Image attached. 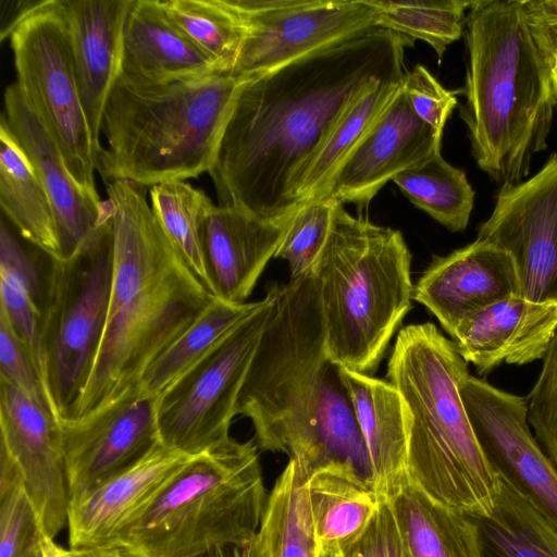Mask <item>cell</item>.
Returning <instances> with one entry per match:
<instances>
[{"label":"cell","mask_w":557,"mask_h":557,"mask_svg":"<svg viewBox=\"0 0 557 557\" xmlns=\"http://www.w3.org/2000/svg\"><path fill=\"white\" fill-rule=\"evenodd\" d=\"M32 557H40V553H38V554H36V555L32 556Z\"/></svg>","instance_id":"cell-50"},{"label":"cell","mask_w":557,"mask_h":557,"mask_svg":"<svg viewBox=\"0 0 557 557\" xmlns=\"http://www.w3.org/2000/svg\"><path fill=\"white\" fill-rule=\"evenodd\" d=\"M556 330V301L512 296L461 321L451 337L461 357L486 374L502 363L543 359Z\"/></svg>","instance_id":"cell-22"},{"label":"cell","mask_w":557,"mask_h":557,"mask_svg":"<svg viewBox=\"0 0 557 557\" xmlns=\"http://www.w3.org/2000/svg\"><path fill=\"white\" fill-rule=\"evenodd\" d=\"M267 498L257 445L228 436L193 456L111 544L138 557H196L246 544L258 535Z\"/></svg>","instance_id":"cell-8"},{"label":"cell","mask_w":557,"mask_h":557,"mask_svg":"<svg viewBox=\"0 0 557 557\" xmlns=\"http://www.w3.org/2000/svg\"><path fill=\"white\" fill-rule=\"evenodd\" d=\"M114 258L111 214L70 259L47 256L41 348L47 391L59 420H73L102 339Z\"/></svg>","instance_id":"cell-9"},{"label":"cell","mask_w":557,"mask_h":557,"mask_svg":"<svg viewBox=\"0 0 557 557\" xmlns=\"http://www.w3.org/2000/svg\"><path fill=\"white\" fill-rule=\"evenodd\" d=\"M259 535L267 557H319L306 479L289 460L268 495Z\"/></svg>","instance_id":"cell-32"},{"label":"cell","mask_w":557,"mask_h":557,"mask_svg":"<svg viewBox=\"0 0 557 557\" xmlns=\"http://www.w3.org/2000/svg\"><path fill=\"white\" fill-rule=\"evenodd\" d=\"M319 557H342V552L337 549H322Z\"/></svg>","instance_id":"cell-48"},{"label":"cell","mask_w":557,"mask_h":557,"mask_svg":"<svg viewBox=\"0 0 557 557\" xmlns=\"http://www.w3.org/2000/svg\"><path fill=\"white\" fill-rule=\"evenodd\" d=\"M71 557H138L127 548L109 544L98 547L71 549Z\"/></svg>","instance_id":"cell-46"},{"label":"cell","mask_w":557,"mask_h":557,"mask_svg":"<svg viewBox=\"0 0 557 557\" xmlns=\"http://www.w3.org/2000/svg\"><path fill=\"white\" fill-rule=\"evenodd\" d=\"M261 302L262 299L231 304L214 298L205 312L148 368L140 380V391L158 397L256 311Z\"/></svg>","instance_id":"cell-33"},{"label":"cell","mask_w":557,"mask_h":557,"mask_svg":"<svg viewBox=\"0 0 557 557\" xmlns=\"http://www.w3.org/2000/svg\"><path fill=\"white\" fill-rule=\"evenodd\" d=\"M2 214L0 223V310L30 352L45 382L41 348L44 269ZM46 384V382H45Z\"/></svg>","instance_id":"cell-29"},{"label":"cell","mask_w":557,"mask_h":557,"mask_svg":"<svg viewBox=\"0 0 557 557\" xmlns=\"http://www.w3.org/2000/svg\"><path fill=\"white\" fill-rule=\"evenodd\" d=\"M0 445L16 463L41 531L54 539L67 524L70 490L60 420L0 380Z\"/></svg>","instance_id":"cell-16"},{"label":"cell","mask_w":557,"mask_h":557,"mask_svg":"<svg viewBox=\"0 0 557 557\" xmlns=\"http://www.w3.org/2000/svg\"><path fill=\"white\" fill-rule=\"evenodd\" d=\"M213 205L203 190L184 181L163 182L150 189V206L161 228L206 286L200 230Z\"/></svg>","instance_id":"cell-37"},{"label":"cell","mask_w":557,"mask_h":557,"mask_svg":"<svg viewBox=\"0 0 557 557\" xmlns=\"http://www.w3.org/2000/svg\"><path fill=\"white\" fill-rule=\"evenodd\" d=\"M292 219L268 220L239 208L213 205L200 230L211 294L226 302L245 304L268 262L275 258Z\"/></svg>","instance_id":"cell-20"},{"label":"cell","mask_w":557,"mask_h":557,"mask_svg":"<svg viewBox=\"0 0 557 557\" xmlns=\"http://www.w3.org/2000/svg\"><path fill=\"white\" fill-rule=\"evenodd\" d=\"M403 91L413 113L443 136L445 124L458 103L457 92L446 89L422 64L407 71Z\"/></svg>","instance_id":"cell-42"},{"label":"cell","mask_w":557,"mask_h":557,"mask_svg":"<svg viewBox=\"0 0 557 557\" xmlns=\"http://www.w3.org/2000/svg\"><path fill=\"white\" fill-rule=\"evenodd\" d=\"M467 70L460 116L478 166L500 188L528 177L547 148L557 92L523 0L472 1L465 21Z\"/></svg>","instance_id":"cell-4"},{"label":"cell","mask_w":557,"mask_h":557,"mask_svg":"<svg viewBox=\"0 0 557 557\" xmlns=\"http://www.w3.org/2000/svg\"><path fill=\"white\" fill-rule=\"evenodd\" d=\"M277 286L271 284L256 311L158 396L161 444L195 456L230 436L238 396L273 312Z\"/></svg>","instance_id":"cell-11"},{"label":"cell","mask_w":557,"mask_h":557,"mask_svg":"<svg viewBox=\"0 0 557 557\" xmlns=\"http://www.w3.org/2000/svg\"><path fill=\"white\" fill-rule=\"evenodd\" d=\"M258 447L284 453L307 480L332 462L369 479V460L341 366L330 356L313 274L277 286L236 405Z\"/></svg>","instance_id":"cell-2"},{"label":"cell","mask_w":557,"mask_h":557,"mask_svg":"<svg viewBox=\"0 0 557 557\" xmlns=\"http://www.w3.org/2000/svg\"><path fill=\"white\" fill-rule=\"evenodd\" d=\"M404 77L377 83L344 114L297 186L299 205L325 197L337 169L397 97Z\"/></svg>","instance_id":"cell-30"},{"label":"cell","mask_w":557,"mask_h":557,"mask_svg":"<svg viewBox=\"0 0 557 557\" xmlns=\"http://www.w3.org/2000/svg\"><path fill=\"white\" fill-rule=\"evenodd\" d=\"M337 201L323 197L301 205L293 215L275 258L287 261L292 281L313 274L330 235Z\"/></svg>","instance_id":"cell-39"},{"label":"cell","mask_w":557,"mask_h":557,"mask_svg":"<svg viewBox=\"0 0 557 557\" xmlns=\"http://www.w3.org/2000/svg\"><path fill=\"white\" fill-rule=\"evenodd\" d=\"M527 21L543 53L557 61V0H523Z\"/></svg>","instance_id":"cell-44"},{"label":"cell","mask_w":557,"mask_h":557,"mask_svg":"<svg viewBox=\"0 0 557 557\" xmlns=\"http://www.w3.org/2000/svg\"><path fill=\"white\" fill-rule=\"evenodd\" d=\"M475 520L488 555L557 557V530L530 502L500 478L493 512Z\"/></svg>","instance_id":"cell-31"},{"label":"cell","mask_w":557,"mask_h":557,"mask_svg":"<svg viewBox=\"0 0 557 557\" xmlns=\"http://www.w3.org/2000/svg\"><path fill=\"white\" fill-rule=\"evenodd\" d=\"M420 210L451 232L463 231L474 205L466 173L448 163L441 151L400 172L392 180Z\"/></svg>","instance_id":"cell-34"},{"label":"cell","mask_w":557,"mask_h":557,"mask_svg":"<svg viewBox=\"0 0 557 557\" xmlns=\"http://www.w3.org/2000/svg\"><path fill=\"white\" fill-rule=\"evenodd\" d=\"M412 45L372 27L246 81L208 171L219 205L290 219L297 186L336 124L374 85L406 75Z\"/></svg>","instance_id":"cell-1"},{"label":"cell","mask_w":557,"mask_h":557,"mask_svg":"<svg viewBox=\"0 0 557 557\" xmlns=\"http://www.w3.org/2000/svg\"><path fill=\"white\" fill-rule=\"evenodd\" d=\"M243 17L234 73L253 78L375 27L371 0H225Z\"/></svg>","instance_id":"cell-12"},{"label":"cell","mask_w":557,"mask_h":557,"mask_svg":"<svg viewBox=\"0 0 557 557\" xmlns=\"http://www.w3.org/2000/svg\"><path fill=\"white\" fill-rule=\"evenodd\" d=\"M468 362L431 322L403 327L387 377L409 412L408 481L433 500L473 518L493 512L499 476L465 409L460 381Z\"/></svg>","instance_id":"cell-5"},{"label":"cell","mask_w":557,"mask_h":557,"mask_svg":"<svg viewBox=\"0 0 557 557\" xmlns=\"http://www.w3.org/2000/svg\"><path fill=\"white\" fill-rule=\"evenodd\" d=\"M369 460V480L381 500H392L408 482L409 412L397 388L341 367Z\"/></svg>","instance_id":"cell-24"},{"label":"cell","mask_w":557,"mask_h":557,"mask_svg":"<svg viewBox=\"0 0 557 557\" xmlns=\"http://www.w3.org/2000/svg\"><path fill=\"white\" fill-rule=\"evenodd\" d=\"M74 71L92 139L99 149L103 110L121 73L123 28L132 0H64Z\"/></svg>","instance_id":"cell-23"},{"label":"cell","mask_w":557,"mask_h":557,"mask_svg":"<svg viewBox=\"0 0 557 557\" xmlns=\"http://www.w3.org/2000/svg\"><path fill=\"white\" fill-rule=\"evenodd\" d=\"M222 71L165 16L159 0H132L120 75L138 83L198 78Z\"/></svg>","instance_id":"cell-25"},{"label":"cell","mask_w":557,"mask_h":557,"mask_svg":"<svg viewBox=\"0 0 557 557\" xmlns=\"http://www.w3.org/2000/svg\"><path fill=\"white\" fill-rule=\"evenodd\" d=\"M377 9L375 27L385 28L426 42L441 62L448 46L463 35L467 12L472 1H389L371 0Z\"/></svg>","instance_id":"cell-36"},{"label":"cell","mask_w":557,"mask_h":557,"mask_svg":"<svg viewBox=\"0 0 557 557\" xmlns=\"http://www.w3.org/2000/svg\"><path fill=\"white\" fill-rule=\"evenodd\" d=\"M442 136L411 110L403 87L334 174L325 197L367 208L400 172L440 152Z\"/></svg>","instance_id":"cell-19"},{"label":"cell","mask_w":557,"mask_h":557,"mask_svg":"<svg viewBox=\"0 0 557 557\" xmlns=\"http://www.w3.org/2000/svg\"><path fill=\"white\" fill-rule=\"evenodd\" d=\"M553 75H554V82H555V87H556V92H557V61H556L554 70H553Z\"/></svg>","instance_id":"cell-49"},{"label":"cell","mask_w":557,"mask_h":557,"mask_svg":"<svg viewBox=\"0 0 557 557\" xmlns=\"http://www.w3.org/2000/svg\"><path fill=\"white\" fill-rule=\"evenodd\" d=\"M157 398L137 386L87 417L60 420L71 497L132 467L161 443Z\"/></svg>","instance_id":"cell-15"},{"label":"cell","mask_w":557,"mask_h":557,"mask_svg":"<svg viewBox=\"0 0 557 557\" xmlns=\"http://www.w3.org/2000/svg\"><path fill=\"white\" fill-rule=\"evenodd\" d=\"M320 550L343 552L369 527L383 500L352 463L332 461L306 480Z\"/></svg>","instance_id":"cell-26"},{"label":"cell","mask_w":557,"mask_h":557,"mask_svg":"<svg viewBox=\"0 0 557 557\" xmlns=\"http://www.w3.org/2000/svg\"><path fill=\"white\" fill-rule=\"evenodd\" d=\"M342 557H411L391 500H383L362 535Z\"/></svg>","instance_id":"cell-43"},{"label":"cell","mask_w":557,"mask_h":557,"mask_svg":"<svg viewBox=\"0 0 557 557\" xmlns=\"http://www.w3.org/2000/svg\"><path fill=\"white\" fill-rule=\"evenodd\" d=\"M391 502L411 557H488L475 518L433 500L409 481Z\"/></svg>","instance_id":"cell-28"},{"label":"cell","mask_w":557,"mask_h":557,"mask_svg":"<svg viewBox=\"0 0 557 557\" xmlns=\"http://www.w3.org/2000/svg\"><path fill=\"white\" fill-rule=\"evenodd\" d=\"M159 4L169 21L222 71H234L245 23L225 0H159Z\"/></svg>","instance_id":"cell-35"},{"label":"cell","mask_w":557,"mask_h":557,"mask_svg":"<svg viewBox=\"0 0 557 557\" xmlns=\"http://www.w3.org/2000/svg\"><path fill=\"white\" fill-rule=\"evenodd\" d=\"M529 395L528 421L535 438L557 469V330Z\"/></svg>","instance_id":"cell-40"},{"label":"cell","mask_w":557,"mask_h":557,"mask_svg":"<svg viewBox=\"0 0 557 557\" xmlns=\"http://www.w3.org/2000/svg\"><path fill=\"white\" fill-rule=\"evenodd\" d=\"M459 392L495 472L557 530V469L531 433L528 400L470 373L460 381Z\"/></svg>","instance_id":"cell-13"},{"label":"cell","mask_w":557,"mask_h":557,"mask_svg":"<svg viewBox=\"0 0 557 557\" xmlns=\"http://www.w3.org/2000/svg\"><path fill=\"white\" fill-rule=\"evenodd\" d=\"M411 253L398 230L338 202L314 267L326 347L341 367L371 375L410 310Z\"/></svg>","instance_id":"cell-7"},{"label":"cell","mask_w":557,"mask_h":557,"mask_svg":"<svg viewBox=\"0 0 557 557\" xmlns=\"http://www.w3.org/2000/svg\"><path fill=\"white\" fill-rule=\"evenodd\" d=\"M512 296H521L512 257L479 238L446 256H435L413 288V300L432 312L450 336L468 317Z\"/></svg>","instance_id":"cell-18"},{"label":"cell","mask_w":557,"mask_h":557,"mask_svg":"<svg viewBox=\"0 0 557 557\" xmlns=\"http://www.w3.org/2000/svg\"><path fill=\"white\" fill-rule=\"evenodd\" d=\"M42 531L21 472L0 445V557H32L39 553Z\"/></svg>","instance_id":"cell-38"},{"label":"cell","mask_w":557,"mask_h":557,"mask_svg":"<svg viewBox=\"0 0 557 557\" xmlns=\"http://www.w3.org/2000/svg\"><path fill=\"white\" fill-rule=\"evenodd\" d=\"M34 164L52 205L61 259L76 255L111 214L108 200L97 202L83 191L63 156L17 84L4 91L1 116Z\"/></svg>","instance_id":"cell-21"},{"label":"cell","mask_w":557,"mask_h":557,"mask_svg":"<svg viewBox=\"0 0 557 557\" xmlns=\"http://www.w3.org/2000/svg\"><path fill=\"white\" fill-rule=\"evenodd\" d=\"M40 557H71L70 548L65 549L51 539L42 534L39 542Z\"/></svg>","instance_id":"cell-47"},{"label":"cell","mask_w":557,"mask_h":557,"mask_svg":"<svg viewBox=\"0 0 557 557\" xmlns=\"http://www.w3.org/2000/svg\"><path fill=\"white\" fill-rule=\"evenodd\" d=\"M193 456L158 444L132 467L70 499L71 549L111 544L139 519Z\"/></svg>","instance_id":"cell-17"},{"label":"cell","mask_w":557,"mask_h":557,"mask_svg":"<svg viewBox=\"0 0 557 557\" xmlns=\"http://www.w3.org/2000/svg\"><path fill=\"white\" fill-rule=\"evenodd\" d=\"M196 557H267V555L258 532V535L246 544L214 548Z\"/></svg>","instance_id":"cell-45"},{"label":"cell","mask_w":557,"mask_h":557,"mask_svg":"<svg viewBox=\"0 0 557 557\" xmlns=\"http://www.w3.org/2000/svg\"><path fill=\"white\" fill-rule=\"evenodd\" d=\"M16 84L59 147L72 176L91 199L97 148L76 82L64 0H40L9 34Z\"/></svg>","instance_id":"cell-10"},{"label":"cell","mask_w":557,"mask_h":557,"mask_svg":"<svg viewBox=\"0 0 557 557\" xmlns=\"http://www.w3.org/2000/svg\"><path fill=\"white\" fill-rule=\"evenodd\" d=\"M0 202L20 236L49 257L61 259L52 205L44 184L5 121L0 124Z\"/></svg>","instance_id":"cell-27"},{"label":"cell","mask_w":557,"mask_h":557,"mask_svg":"<svg viewBox=\"0 0 557 557\" xmlns=\"http://www.w3.org/2000/svg\"><path fill=\"white\" fill-rule=\"evenodd\" d=\"M246 81L234 71L166 83L119 75L103 110L107 148L97 171L107 183L143 187L208 172Z\"/></svg>","instance_id":"cell-6"},{"label":"cell","mask_w":557,"mask_h":557,"mask_svg":"<svg viewBox=\"0 0 557 557\" xmlns=\"http://www.w3.org/2000/svg\"><path fill=\"white\" fill-rule=\"evenodd\" d=\"M107 183L114 258L107 322L73 420L139 386L148 368L205 312L214 296L172 245L145 193Z\"/></svg>","instance_id":"cell-3"},{"label":"cell","mask_w":557,"mask_h":557,"mask_svg":"<svg viewBox=\"0 0 557 557\" xmlns=\"http://www.w3.org/2000/svg\"><path fill=\"white\" fill-rule=\"evenodd\" d=\"M0 380L10 383L25 396L54 414L46 384L30 352L1 310Z\"/></svg>","instance_id":"cell-41"},{"label":"cell","mask_w":557,"mask_h":557,"mask_svg":"<svg viewBox=\"0 0 557 557\" xmlns=\"http://www.w3.org/2000/svg\"><path fill=\"white\" fill-rule=\"evenodd\" d=\"M478 238L510 253L523 298L557 302V153L532 177L499 189Z\"/></svg>","instance_id":"cell-14"}]
</instances>
